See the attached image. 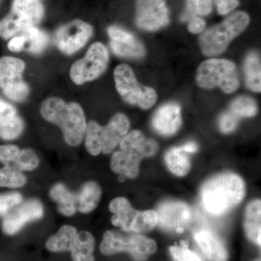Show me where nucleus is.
Instances as JSON below:
<instances>
[{
	"label": "nucleus",
	"instance_id": "obj_1",
	"mask_svg": "<svg viewBox=\"0 0 261 261\" xmlns=\"http://www.w3.org/2000/svg\"><path fill=\"white\" fill-rule=\"evenodd\" d=\"M40 113L45 121L61 128L67 145L77 147L82 143L87 123L84 109L79 103L49 97L41 104Z\"/></svg>",
	"mask_w": 261,
	"mask_h": 261
},
{
	"label": "nucleus",
	"instance_id": "obj_2",
	"mask_svg": "<svg viewBox=\"0 0 261 261\" xmlns=\"http://www.w3.org/2000/svg\"><path fill=\"white\" fill-rule=\"evenodd\" d=\"M243 178L233 173H223L207 180L201 190L204 207L211 214L220 216L238 205L245 197Z\"/></svg>",
	"mask_w": 261,
	"mask_h": 261
},
{
	"label": "nucleus",
	"instance_id": "obj_3",
	"mask_svg": "<svg viewBox=\"0 0 261 261\" xmlns=\"http://www.w3.org/2000/svg\"><path fill=\"white\" fill-rule=\"evenodd\" d=\"M119 146L120 150L113 152L111 157V170L129 178L138 176L142 159L152 157L159 150V145L155 141L146 138L142 132L137 130L127 134Z\"/></svg>",
	"mask_w": 261,
	"mask_h": 261
},
{
	"label": "nucleus",
	"instance_id": "obj_4",
	"mask_svg": "<svg viewBox=\"0 0 261 261\" xmlns=\"http://www.w3.org/2000/svg\"><path fill=\"white\" fill-rule=\"evenodd\" d=\"M250 21V16L245 12H235L221 23L207 29L200 37L202 53L209 57L222 54L231 41L247 29Z\"/></svg>",
	"mask_w": 261,
	"mask_h": 261
},
{
	"label": "nucleus",
	"instance_id": "obj_5",
	"mask_svg": "<svg viewBox=\"0 0 261 261\" xmlns=\"http://www.w3.org/2000/svg\"><path fill=\"white\" fill-rule=\"evenodd\" d=\"M155 241L139 233L122 234L115 231H106L103 234L99 250L105 255L128 252L135 261H145L157 251Z\"/></svg>",
	"mask_w": 261,
	"mask_h": 261
},
{
	"label": "nucleus",
	"instance_id": "obj_6",
	"mask_svg": "<svg viewBox=\"0 0 261 261\" xmlns=\"http://www.w3.org/2000/svg\"><path fill=\"white\" fill-rule=\"evenodd\" d=\"M44 15L40 0H13L11 11L0 20V37L10 39L36 27Z\"/></svg>",
	"mask_w": 261,
	"mask_h": 261
},
{
	"label": "nucleus",
	"instance_id": "obj_7",
	"mask_svg": "<svg viewBox=\"0 0 261 261\" xmlns=\"http://www.w3.org/2000/svg\"><path fill=\"white\" fill-rule=\"evenodd\" d=\"M196 80L201 88L221 89L224 93L231 94L240 87L236 65L226 59L207 60L199 66Z\"/></svg>",
	"mask_w": 261,
	"mask_h": 261
},
{
	"label": "nucleus",
	"instance_id": "obj_8",
	"mask_svg": "<svg viewBox=\"0 0 261 261\" xmlns=\"http://www.w3.org/2000/svg\"><path fill=\"white\" fill-rule=\"evenodd\" d=\"M109 211L113 214L112 224L126 232H145L158 224L155 211H136L125 197H116L111 200Z\"/></svg>",
	"mask_w": 261,
	"mask_h": 261
},
{
	"label": "nucleus",
	"instance_id": "obj_9",
	"mask_svg": "<svg viewBox=\"0 0 261 261\" xmlns=\"http://www.w3.org/2000/svg\"><path fill=\"white\" fill-rule=\"evenodd\" d=\"M114 80L117 91L126 102L145 110L155 104L158 99L155 91L141 85L129 65H118L114 70Z\"/></svg>",
	"mask_w": 261,
	"mask_h": 261
},
{
	"label": "nucleus",
	"instance_id": "obj_10",
	"mask_svg": "<svg viewBox=\"0 0 261 261\" xmlns=\"http://www.w3.org/2000/svg\"><path fill=\"white\" fill-rule=\"evenodd\" d=\"M108 63L109 53L107 48L101 42L94 43L84 58L75 61L70 67V80L80 86L97 80L107 69Z\"/></svg>",
	"mask_w": 261,
	"mask_h": 261
},
{
	"label": "nucleus",
	"instance_id": "obj_11",
	"mask_svg": "<svg viewBox=\"0 0 261 261\" xmlns=\"http://www.w3.org/2000/svg\"><path fill=\"white\" fill-rule=\"evenodd\" d=\"M25 69V62L19 58H0V88L7 97L15 102H23L30 93V88L23 78Z\"/></svg>",
	"mask_w": 261,
	"mask_h": 261
},
{
	"label": "nucleus",
	"instance_id": "obj_12",
	"mask_svg": "<svg viewBox=\"0 0 261 261\" xmlns=\"http://www.w3.org/2000/svg\"><path fill=\"white\" fill-rule=\"evenodd\" d=\"M90 24L82 20H74L58 29L55 35L56 47L63 54H74L87 44L93 34Z\"/></svg>",
	"mask_w": 261,
	"mask_h": 261
},
{
	"label": "nucleus",
	"instance_id": "obj_13",
	"mask_svg": "<svg viewBox=\"0 0 261 261\" xmlns=\"http://www.w3.org/2000/svg\"><path fill=\"white\" fill-rule=\"evenodd\" d=\"M44 209L42 202L37 199L22 202L3 217L2 230L5 234L13 236L21 231L25 225L42 219Z\"/></svg>",
	"mask_w": 261,
	"mask_h": 261
},
{
	"label": "nucleus",
	"instance_id": "obj_14",
	"mask_svg": "<svg viewBox=\"0 0 261 261\" xmlns=\"http://www.w3.org/2000/svg\"><path fill=\"white\" fill-rule=\"evenodd\" d=\"M156 213L158 224L168 231L181 233L192 220L190 206L179 201H166L160 204Z\"/></svg>",
	"mask_w": 261,
	"mask_h": 261
},
{
	"label": "nucleus",
	"instance_id": "obj_15",
	"mask_svg": "<svg viewBox=\"0 0 261 261\" xmlns=\"http://www.w3.org/2000/svg\"><path fill=\"white\" fill-rule=\"evenodd\" d=\"M169 23V15L163 0H137L136 23L145 30H159Z\"/></svg>",
	"mask_w": 261,
	"mask_h": 261
},
{
	"label": "nucleus",
	"instance_id": "obj_16",
	"mask_svg": "<svg viewBox=\"0 0 261 261\" xmlns=\"http://www.w3.org/2000/svg\"><path fill=\"white\" fill-rule=\"evenodd\" d=\"M111 47L116 56L128 58H141L145 55V48L130 33L117 27L108 29Z\"/></svg>",
	"mask_w": 261,
	"mask_h": 261
},
{
	"label": "nucleus",
	"instance_id": "obj_17",
	"mask_svg": "<svg viewBox=\"0 0 261 261\" xmlns=\"http://www.w3.org/2000/svg\"><path fill=\"white\" fill-rule=\"evenodd\" d=\"M130 122L126 115L117 113L101 130L102 152L110 154L128 133Z\"/></svg>",
	"mask_w": 261,
	"mask_h": 261
},
{
	"label": "nucleus",
	"instance_id": "obj_18",
	"mask_svg": "<svg viewBox=\"0 0 261 261\" xmlns=\"http://www.w3.org/2000/svg\"><path fill=\"white\" fill-rule=\"evenodd\" d=\"M25 125L16 108L0 98V138L14 140L23 133Z\"/></svg>",
	"mask_w": 261,
	"mask_h": 261
},
{
	"label": "nucleus",
	"instance_id": "obj_19",
	"mask_svg": "<svg viewBox=\"0 0 261 261\" xmlns=\"http://www.w3.org/2000/svg\"><path fill=\"white\" fill-rule=\"evenodd\" d=\"M181 108L176 103H168L158 110L153 118L152 126L160 135H174L181 126Z\"/></svg>",
	"mask_w": 261,
	"mask_h": 261
},
{
	"label": "nucleus",
	"instance_id": "obj_20",
	"mask_svg": "<svg viewBox=\"0 0 261 261\" xmlns=\"http://www.w3.org/2000/svg\"><path fill=\"white\" fill-rule=\"evenodd\" d=\"M194 238L207 260L227 261V250L216 233L209 230L202 229L195 232Z\"/></svg>",
	"mask_w": 261,
	"mask_h": 261
},
{
	"label": "nucleus",
	"instance_id": "obj_21",
	"mask_svg": "<svg viewBox=\"0 0 261 261\" xmlns=\"http://www.w3.org/2000/svg\"><path fill=\"white\" fill-rule=\"evenodd\" d=\"M51 200L56 202L58 211L63 216L71 217L76 214V194L73 193L62 183L53 185L49 190Z\"/></svg>",
	"mask_w": 261,
	"mask_h": 261
},
{
	"label": "nucleus",
	"instance_id": "obj_22",
	"mask_svg": "<svg viewBox=\"0 0 261 261\" xmlns=\"http://www.w3.org/2000/svg\"><path fill=\"white\" fill-rule=\"evenodd\" d=\"M95 239L87 231H79L70 245L69 252L73 261H94Z\"/></svg>",
	"mask_w": 261,
	"mask_h": 261
},
{
	"label": "nucleus",
	"instance_id": "obj_23",
	"mask_svg": "<svg viewBox=\"0 0 261 261\" xmlns=\"http://www.w3.org/2000/svg\"><path fill=\"white\" fill-rule=\"evenodd\" d=\"M102 196L101 187L94 181H88L76 194L77 211L81 214H88L97 207Z\"/></svg>",
	"mask_w": 261,
	"mask_h": 261
},
{
	"label": "nucleus",
	"instance_id": "obj_24",
	"mask_svg": "<svg viewBox=\"0 0 261 261\" xmlns=\"http://www.w3.org/2000/svg\"><path fill=\"white\" fill-rule=\"evenodd\" d=\"M261 202L256 200L247 205L245 215V233L247 238L260 246L261 243Z\"/></svg>",
	"mask_w": 261,
	"mask_h": 261
},
{
	"label": "nucleus",
	"instance_id": "obj_25",
	"mask_svg": "<svg viewBox=\"0 0 261 261\" xmlns=\"http://www.w3.org/2000/svg\"><path fill=\"white\" fill-rule=\"evenodd\" d=\"M78 230L72 225H63L58 231L47 239L45 247L48 251L58 253L69 251L70 245L75 240Z\"/></svg>",
	"mask_w": 261,
	"mask_h": 261
},
{
	"label": "nucleus",
	"instance_id": "obj_26",
	"mask_svg": "<svg viewBox=\"0 0 261 261\" xmlns=\"http://www.w3.org/2000/svg\"><path fill=\"white\" fill-rule=\"evenodd\" d=\"M165 161L168 169L180 177L186 176L191 168L190 159L180 147L169 149L165 155Z\"/></svg>",
	"mask_w": 261,
	"mask_h": 261
},
{
	"label": "nucleus",
	"instance_id": "obj_27",
	"mask_svg": "<svg viewBox=\"0 0 261 261\" xmlns=\"http://www.w3.org/2000/svg\"><path fill=\"white\" fill-rule=\"evenodd\" d=\"M245 83L247 87L254 92H260V59L256 53H249L245 59Z\"/></svg>",
	"mask_w": 261,
	"mask_h": 261
},
{
	"label": "nucleus",
	"instance_id": "obj_28",
	"mask_svg": "<svg viewBox=\"0 0 261 261\" xmlns=\"http://www.w3.org/2000/svg\"><path fill=\"white\" fill-rule=\"evenodd\" d=\"M27 178L23 172L14 166L5 165L0 168V187L18 189L27 185Z\"/></svg>",
	"mask_w": 261,
	"mask_h": 261
},
{
	"label": "nucleus",
	"instance_id": "obj_29",
	"mask_svg": "<svg viewBox=\"0 0 261 261\" xmlns=\"http://www.w3.org/2000/svg\"><path fill=\"white\" fill-rule=\"evenodd\" d=\"M25 39V42L28 45L27 50L34 54H39L42 53L47 47L49 38L45 32L37 27H32L24 30L21 33Z\"/></svg>",
	"mask_w": 261,
	"mask_h": 261
},
{
	"label": "nucleus",
	"instance_id": "obj_30",
	"mask_svg": "<svg viewBox=\"0 0 261 261\" xmlns=\"http://www.w3.org/2000/svg\"><path fill=\"white\" fill-rule=\"evenodd\" d=\"M102 127L97 122L94 121L87 123L84 139L85 140L86 149L91 155L97 156L102 152Z\"/></svg>",
	"mask_w": 261,
	"mask_h": 261
},
{
	"label": "nucleus",
	"instance_id": "obj_31",
	"mask_svg": "<svg viewBox=\"0 0 261 261\" xmlns=\"http://www.w3.org/2000/svg\"><path fill=\"white\" fill-rule=\"evenodd\" d=\"M14 163V167L22 172L33 171L37 169L40 164V159L37 152L31 148L20 149Z\"/></svg>",
	"mask_w": 261,
	"mask_h": 261
},
{
	"label": "nucleus",
	"instance_id": "obj_32",
	"mask_svg": "<svg viewBox=\"0 0 261 261\" xmlns=\"http://www.w3.org/2000/svg\"><path fill=\"white\" fill-rule=\"evenodd\" d=\"M229 111L239 118L252 117L257 112L256 102L249 97H239L231 102Z\"/></svg>",
	"mask_w": 261,
	"mask_h": 261
},
{
	"label": "nucleus",
	"instance_id": "obj_33",
	"mask_svg": "<svg viewBox=\"0 0 261 261\" xmlns=\"http://www.w3.org/2000/svg\"><path fill=\"white\" fill-rule=\"evenodd\" d=\"M212 11V0H187L182 20H189L193 17L206 16Z\"/></svg>",
	"mask_w": 261,
	"mask_h": 261
},
{
	"label": "nucleus",
	"instance_id": "obj_34",
	"mask_svg": "<svg viewBox=\"0 0 261 261\" xmlns=\"http://www.w3.org/2000/svg\"><path fill=\"white\" fill-rule=\"evenodd\" d=\"M23 201L20 192H11L0 194V217H4L12 209Z\"/></svg>",
	"mask_w": 261,
	"mask_h": 261
},
{
	"label": "nucleus",
	"instance_id": "obj_35",
	"mask_svg": "<svg viewBox=\"0 0 261 261\" xmlns=\"http://www.w3.org/2000/svg\"><path fill=\"white\" fill-rule=\"evenodd\" d=\"M170 252L176 261H203L197 253L188 248V244L181 241L180 245L170 247Z\"/></svg>",
	"mask_w": 261,
	"mask_h": 261
},
{
	"label": "nucleus",
	"instance_id": "obj_36",
	"mask_svg": "<svg viewBox=\"0 0 261 261\" xmlns=\"http://www.w3.org/2000/svg\"><path fill=\"white\" fill-rule=\"evenodd\" d=\"M238 117L235 116L229 111L224 113L220 117L219 127L223 133L228 134L232 132L238 126L239 123Z\"/></svg>",
	"mask_w": 261,
	"mask_h": 261
},
{
	"label": "nucleus",
	"instance_id": "obj_37",
	"mask_svg": "<svg viewBox=\"0 0 261 261\" xmlns=\"http://www.w3.org/2000/svg\"><path fill=\"white\" fill-rule=\"evenodd\" d=\"M20 150L18 146L15 145H0V162L5 165L14 163Z\"/></svg>",
	"mask_w": 261,
	"mask_h": 261
},
{
	"label": "nucleus",
	"instance_id": "obj_38",
	"mask_svg": "<svg viewBox=\"0 0 261 261\" xmlns=\"http://www.w3.org/2000/svg\"><path fill=\"white\" fill-rule=\"evenodd\" d=\"M217 6L218 13L225 15L232 11L239 5L238 0H214Z\"/></svg>",
	"mask_w": 261,
	"mask_h": 261
},
{
	"label": "nucleus",
	"instance_id": "obj_39",
	"mask_svg": "<svg viewBox=\"0 0 261 261\" xmlns=\"http://www.w3.org/2000/svg\"><path fill=\"white\" fill-rule=\"evenodd\" d=\"M25 46H27L25 39L21 34L12 38L11 40L8 42V49L10 51H15V53L23 50Z\"/></svg>",
	"mask_w": 261,
	"mask_h": 261
},
{
	"label": "nucleus",
	"instance_id": "obj_40",
	"mask_svg": "<svg viewBox=\"0 0 261 261\" xmlns=\"http://www.w3.org/2000/svg\"><path fill=\"white\" fill-rule=\"evenodd\" d=\"M188 21V29L192 34H200L205 28V20L199 17H193Z\"/></svg>",
	"mask_w": 261,
	"mask_h": 261
},
{
	"label": "nucleus",
	"instance_id": "obj_41",
	"mask_svg": "<svg viewBox=\"0 0 261 261\" xmlns=\"http://www.w3.org/2000/svg\"><path fill=\"white\" fill-rule=\"evenodd\" d=\"M180 149L185 152H197L198 147H197V145H196L195 143H194V142H189V143L185 144V145L181 146Z\"/></svg>",
	"mask_w": 261,
	"mask_h": 261
},
{
	"label": "nucleus",
	"instance_id": "obj_42",
	"mask_svg": "<svg viewBox=\"0 0 261 261\" xmlns=\"http://www.w3.org/2000/svg\"><path fill=\"white\" fill-rule=\"evenodd\" d=\"M257 261H260V260H257Z\"/></svg>",
	"mask_w": 261,
	"mask_h": 261
}]
</instances>
